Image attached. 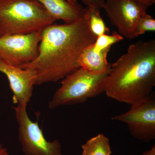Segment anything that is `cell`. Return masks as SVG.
<instances>
[{"mask_svg":"<svg viewBox=\"0 0 155 155\" xmlns=\"http://www.w3.org/2000/svg\"><path fill=\"white\" fill-rule=\"evenodd\" d=\"M143 155H155V146L154 145L151 149L143 153Z\"/></svg>","mask_w":155,"mask_h":155,"instance_id":"18","label":"cell"},{"mask_svg":"<svg viewBox=\"0 0 155 155\" xmlns=\"http://www.w3.org/2000/svg\"><path fill=\"white\" fill-rule=\"evenodd\" d=\"M148 7L135 0H105L104 9L112 25L119 34L129 40L134 38L137 22L146 14Z\"/></svg>","mask_w":155,"mask_h":155,"instance_id":"8","label":"cell"},{"mask_svg":"<svg viewBox=\"0 0 155 155\" xmlns=\"http://www.w3.org/2000/svg\"><path fill=\"white\" fill-rule=\"evenodd\" d=\"M0 72L8 80L17 105L27 106L33 94L36 73L33 69H22L0 58Z\"/></svg>","mask_w":155,"mask_h":155,"instance_id":"9","label":"cell"},{"mask_svg":"<svg viewBox=\"0 0 155 155\" xmlns=\"http://www.w3.org/2000/svg\"><path fill=\"white\" fill-rule=\"evenodd\" d=\"M96 38L90 29L86 8L83 17L75 22L44 28L37 58L19 67L35 71V85L57 82L80 68L81 55Z\"/></svg>","mask_w":155,"mask_h":155,"instance_id":"1","label":"cell"},{"mask_svg":"<svg viewBox=\"0 0 155 155\" xmlns=\"http://www.w3.org/2000/svg\"><path fill=\"white\" fill-rule=\"evenodd\" d=\"M0 155H9L7 149L0 144Z\"/></svg>","mask_w":155,"mask_h":155,"instance_id":"19","label":"cell"},{"mask_svg":"<svg viewBox=\"0 0 155 155\" xmlns=\"http://www.w3.org/2000/svg\"><path fill=\"white\" fill-rule=\"evenodd\" d=\"M89 25L91 31L97 37L103 34L109 33L110 29L106 26L101 15L100 9L87 7Z\"/></svg>","mask_w":155,"mask_h":155,"instance_id":"13","label":"cell"},{"mask_svg":"<svg viewBox=\"0 0 155 155\" xmlns=\"http://www.w3.org/2000/svg\"><path fill=\"white\" fill-rule=\"evenodd\" d=\"M126 123L134 138L148 142L155 139V100L149 96L131 104L130 110L112 118Z\"/></svg>","mask_w":155,"mask_h":155,"instance_id":"6","label":"cell"},{"mask_svg":"<svg viewBox=\"0 0 155 155\" xmlns=\"http://www.w3.org/2000/svg\"><path fill=\"white\" fill-rule=\"evenodd\" d=\"M84 4L89 8L96 9H104L105 4V0H81Z\"/></svg>","mask_w":155,"mask_h":155,"instance_id":"16","label":"cell"},{"mask_svg":"<svg viewBox=\"0 0 155 155\" xmlns=\"http://www.w3.org/2000/svg\"><path fill=\"white\" fill-rule=\"evenodd\" d=\"M94 43L87 48L81 54L78 61L79 66L80 68L91 72L103 71L111 66L107 60L111 48L96 51Z\"/></svg>","mask_w":155,"mask_h":155,"instance_id":"11","label":"cell"},{"mask_svg":"<svg viewBox=\"0 0 155 155\" xmlns=\"http://www.w3.org/2000/svg\"><path fill=\"white\" fill-rule=\"evenodd\" d=\"M41 3L55 20L61 19L66 24L77 21L83 17L86 8L78 3L67 0H37Z\"/></svg>","mask_w":155,"mask_h":155,"instance_id":"10","label":"cell"},{"mask_svg":"<svg viewBox=\"0 0 155 155\" xmlns=\"http://www.w3.org/2000/svg\"><path fill=\"white\" fill-rule=\"evenodd\" d=\"M26 107L17 105L13 107L22 152L25 155H62L60 142L46 139L38 121L33 122L28 117Z\"/></svg>","mask_w":155,"mask_h":155,"instance_id":"5","label":"cell"},{"mask_svg":"<svg viewBox=\"0 0 155 155\" xmlns=\"http://www.w3.org/2000/svg\"><path fill=\"white\" fill-rule=\"evenodd\" d=\"M124 37L116 31H114L111 35L103 34L97 38L94 43V47L96 51H101L108 48L112 45L121 41Z\"/></svg>","mask_w":155,"mask_h":155,"instance_id":"14","label":"cell"},{"mask_svg":"<svg viewBox=\"0 0 155 155\" xmlns=\"http://www.w3.org/2000/svg\"><path fill=\"white\" fill-rule=\"evenodd\" d=\"M155 19L147 14L142 16L137 22L134 32V37L136 38L147 31H155Z\"/></svg>","mask_w":155,"mask_h":155,"instance_id":"15","label":"cell"},{"mask_svg":"<svg viewBox=\"0 0 155 155\" xmlns=\"http://www.w3.org/2000/svg\"><path fill=\"white\" fill-rule=\"evenodd\" d=\"M155 86V40H139L111 65L104 92L131 105L150 95Z\"/></svg>","mask_w":155,"mask_h":155,"instance_id":"2","label":"cell"},{"mask_svg":"<svg viewBox=\"0 0 155 155\" xmlns=\"http://www.w3.org/2000/svg\"><path fill=\"white\" fill-rule=\"evenodd\" d=\"M135 1L143 4L148 7L153 5L155 3V0H135Z\"/></svg>","mask_w":155,"mask_h":155,"instance_id":"17","label":"cell"},{"mask_svg":"<svg viewBox=\"0 0 155 155\" xmlns=\"http://www.w3.org/2000/svg\"><path fill=\"white\" fill-rule=\"evenodd\" d=\"M110 69L111 66L103 71L91 72L80 68L67 75L53 95L48 107L54 110L62 106L82 104L102 94Z\"/></svg>","mask_w":155,"mask_h":155,"instance_id":"4","label":"cell"},{"mask_svg":"<svg viewBox=\"0 0 155 155\" xmlns=\"http://www.w3.org/2000/svg\"><path fill=\"white\" fill-rule=\"evenodd\" d=\"M55 21L37 0H0V37L36 32Z\"/></svg>","mask_w":155,"mask_h":155,"instance_id":"3","label":"cell"},{"mask_svg":"<svg viewBox=\"0 0 155 155\" xmlns=\"http://www.w3.org/2000/svg\"><path fill=\"white\" fill-rule=\"evenodd\" d=\"M67 1L70 3H75L77 2V1H78V0H67Z\"/></svg>","mask_w":155,"mask_h":155,"instance_id":"20","label":"cell"},{"mask_svg":"<svg viewBox=\"0 0 155 155\" xmlns=\"http://www.w3.org/2000/svg\"><path fill=\"white\" fill-rule=\"evenodd\" d=\"M81 155H111L110 140L103 134L90 139L81 146Z\"/></svg>","mask_w":155,"mask_h":155,"instance_id":"12","label":"cell"},{"mask_svg":"<svg viewBox=\"0 0 155 155\" xmlns=\"http://www.w3.org/2000/svg\"><path fill=\"white\" fill-rule=\"evenodd\" d=\"M41 31L0 37V58L18 67L34 61L39 54Z\"/></svg>","mask_w":155,"mask_h":155,"instance_id":"7","label":"cell"}]
</instances>
